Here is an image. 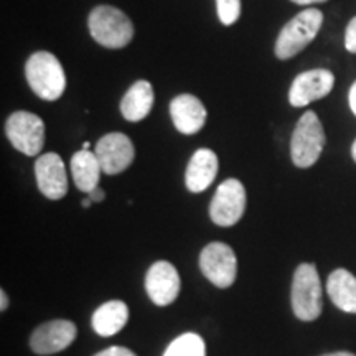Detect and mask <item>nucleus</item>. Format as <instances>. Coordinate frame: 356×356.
Returning a JSON list of instances; mask_svg holds the SVG:
<instances>
[{
	"label": "nucleus",
	"instance_id": "f8f14e48",
	"mask_svg": "<svg viewBox=\"0 0 356 356\" xmlns=\"http://www.w3.org/2000/svg\"><path fill=\"white\" fill-rule=\"evenodd\" d=\"M335 76L332 71L318 68L300 73L289 89V102L293 108H304L310 102L322 99L332 92Z\"/></svg>",
	"mask_w": 356,
	"mask_h": 356
},
{
	"label": "nucleus",
	"instance_id": "39448f33",
	"mask_svg": "<svg viewBox=\"0 0 356 356\" xmlns=\"http://www.w3.org/2000/svg\"><path fill=\"white\" fill-rule=\"evenodd\" d=\"M325 147V131L314 111H307L293 129L291 157L293 165L309 168L320 159Z\"/></svg>",
	"mask_w": 356,
	"mask_h": 356
},
{
	"label": "nucleus",
	"instance_id": "0eeeda50",
	"mask_svg": "<svg viewBox=\"0 0 356 356\" xmlns=\"http://www.w3.org/2000/svg\"><path fill=\"white\" fill-rule=\"evenodd\" d=\"M200 269L213 286L231 287L238 274V259L233 248L225 243H210L200 254Z\"/></svg>",
	"mask_w": 356,
	"mask_h": 356
},
{
	"label": "nucleus",
	"instance_id": "c85d7f7f",
	"mask_svg": "<svg viewBox=\"0 0 356 356\" xmlns=\"http://www.w3.org/2000/svg\"><path fill=\"white\" fill-rule=\"evenodd\" d=\"M91 204H92V200L89 198V197L84 198L83 202H81V207H83V208H89V207H91Z\"/></svg>",
	"mask_w": 356,
	"mask_h": 356
},
{
	"label": "nucleus",
	"instance_id": "2eb2a0df",
	"mask_svg": "<svg viewBox=\"0 0 356 356\" xmlns=\"http://www.w3.org/2000/svg\"><path fill=\"white\" fill-rule=\"evenodd\" d=\"M216 154L210 149H198L191 155L185 173V184L191 193H202L210 186L218 175Z\"/></svg>",
	"mask_w": 356,
	"mask_h": 356
},
{
	"label": "nucleus",
	"instance_id": "5701e85b",
	"mask_svg": "<svg viewBox=\"0 0 356 356\" xmlns=\"http://www.w3.org/2000/svg\"><path fill=\"white\" fill-rule=\"evenodd\" d=\"M95 356H137V355L129 348H124V346H111V348L102 350Z\"/></svg>",
	"mask_w": 356,
	"mask_h": 356
},
{
	"label": "nucleus",
	"instance_id": "dca6fc26",
	"mask_svg": "<svg viewBox=\"0 0 356 356\" xmlns=\"http://www.w3.org/2000/svg\"><path fill=\"white\" fill-rule=\"evenodd\" d=\"M154 106V88L145 79L136 81L121 101V113L129 122H139L149 115Z\"/></svg>",
	"mask_w": 356,
	"mask_h": 356
},
{
	"label": "nucleus",
	"instance_id": "393cba45",
	"mask_svg": "<svg viewBox=\"0 0 356 356\" xmlns=\"http://www.w3.org/2000/svg\"><path fill=\"white\" fill-rule=\"evenodd\" d=\"M348 101H350V108L353 111V114L356 115V81L351 84L350 88V95H348Z\"/></svg>",
	"mask_w": 356,
	"mask_h": 356
},
{
	"label": "nucleus",
	"instance_id": "a878e982",
	"mask_svg": "<svg viewBox=\"0 0 356 356\" xmlns=\"http://www.w3.org/2000/svg\"><path fill=\"white\" fill-rule=\"evenodd\" d=\"M7 307H8V297H7V293H6V291H0V310L6 312Z\"/></svg>",
	"mask_w": 356,
	"mask_h": 356
},
{
	"label": "nucleus",
	"instance_id": "9d476101",
	"mask_svg": "<svg viewBox=\"0 0 356 356\" xmlns=\"http://www.w3.org/2000/svg\"><path fill=\"white\" fill-rule=\"evenodd\" d=\"M76 325L71 320H51L40 325L30 337V348L37 355L60 353L76 340Z\"/></svg>",
	"mask_w": 356,
	"mask_h": 356
},
{
	"label": "nucleus",
	"instance_id": "9b49d317",
	"mask_svg": "<svg viewBox=\"0 0 356 356\" xmlns=\"http://www.w3.org/2000/svg\"><path fill=\"white\" fill-rule=\"evenodd\" d=\"M180 275L175 266L168 261H157L149 267L145 275V291L149 299L159 307H167L175 302L180 293Z\"/></svg>",
	"mask_w": 356,
	"mask_h": 356
},
{
	"label": "nucleus",
	"instance_id": "f03ea898",
	"mask_svg": "<svg viewBox=\"0 0 356 356\" xmlns=\"http://www.w3.org/2000/svg\"><path fill=\"white\" fill-rule=\"evenodd\" d=\"M88 26L95 42L111 50L127 47L134 37L131 19L122 10L111 6H99L89 13Z\"/></svg>",
	"mask_w": 356,
	"mask_h": 356
},
{
	"label": "nucleus",
	"instance_id": "20e7f679",
	"mask_svg": "<svg viewBox=\"0 0 356 356\" xmlns=\"http://www.w3.org/2000/svg\"><path fill=\"white\" fill-rule=\"evenodd\" d=\"M292 310L302 322H314L322 314V282L317 267L304 262L296 269L292 280Z\"/></svg>",
	"mask_w": 356,
	"mask_h": 356
},
{
	"label": "nucleus",
	"instance_id": "423d86ee",
	"mask_svg": "<svg viewBox=\"0 0 356 356\" xmlns=\"http://www.w3.org/2000/svg\"><path fill=\"white\" fill-rule=\"evenodd\" d=\"M6 134L10 144L22 154L35 157L44 145V124L37 114L19 111L7 119Z\"/></svg>",
	"mask_w": 356,
	"mask_h": 356
},
{
	"label": "nucleus",
	"instance_id": "ddd939ff",
	"mask_svg": "<svg viewBox=\"0 0 356 356\" xmlns=\"http://www.w3.org/2000/svg\"><path fill=\"white\" fill-rule=\"evenodd\" d=\"M38 190L48 200H61L68 193V175L63 159L58 154H43L35 162Z\"/></svg>",
	"mask_w": 356,
	"mask_h": 356
},
{
	"label": "nucleus",
	"instance_id": "cd10ccee",
	"mask_svg": "<svg viewBox=\"0 0 356 356\" xmlns=\"http://www.w3.org/2000/svg\"><path fill=\"white\" fill-rule=\"evenodd\" d=\"M322 356H356V355L350 353V351H335V353H327V355H322Z\"/></svg>",
	"mask_w": 356,
	"mask_h": 356
},
{
	"label": "nucleus",
	"instance_id": "c756f323",
	"mask_svg": "<svg viewBox=\"0 0 356 356\" xmlns=\"http://www.w3.org/2000/svg\"><path fill=\"white\" fill-rule=\"evenodd\" d=\"M351 157H353V160L356 162V140L353 142V145H351Z\"/></svg>",
	"mask_w": 356,
	"mask_h": 356
},
{
	"label": "nucleus",
	"instance_id": "7ed1b4c3",
	"mask_svg": "<svg viewBox=\"0 0 356 356\" xmlns=\"http://www.w3.org/2000/svg\"><path fill=\"white\" fill-rule=\"evenodd\" d=\"M323 25V13L318 8H307L297 13L291 22L280 30L275 42V56L279 60H291L314 42Z\"/></svg>",
	"mask_w": 356,
	"mask_h": 356
},
{
	"label": "nucleus",
	"instance_id": "f3484780",
	"mask_svg": "<svg viewBox=\"0 0 356 356\" xmlns=\"http://www.w3.org/2000/svg\"><path fill=\"white\" fill-rule=\"evenodd\" d=\"M129 307L122 300H109L97 307L92 314L91 323L97 335L113 337L127 325Z\"/></svg>",
	"mask_w": 356,
	"mask_h": 356
},
{
	"label": "nucleus",
	"instance_id": "4be33fe9",
	"mask_svg": "<svg viewBox=\"0 0 356 356\" xmlns=\"http://www.w3.org/2000/svg\"><path fill=\"white\" fill-rule=\"evenodd\" d=\"M345 48L350 53H356V17L350 20L345 33Z\"/></svg>",
	"mask_w": 356,
	"mask_h": 356
},
{
	"label": "nucleus",
	"instance_id": "6ab92c4d",
	"mask_svg": "<svg viewBox=\"0 0 356 356\" xmlns=\"http://www.w3.org/2000/svg\"><path fill=\"white\" fill-rule=\"evenodd\" d=\"M71 173H73L74 185L78 186V190L89 193L99 186L102 173L99 159L95 152L84 149L79 150L71 157Z\"/></svg>",
	"mask_w": 356,
	"mask_h": 356
},
{
	"label": "nucleus",
	"instance_id": "6e6552de",
	"mask_svg": "<svg viewBox=\"0 0 356 356\" xmlns=\"http://www.w3.org/2000/svg\"><path fill=\"white\" fill-rule=\"evenodd\" d=\"M246 211V190L236 178L225 180L218 186L210 203L211 221L222 228L234 226Z\"/></svg>",
	"mask_w": 356,
	"mask_h": 356
},
{
	"label": "nucleus",
	"instance_id": "7c9ffc66",
	"mask_svg": "<svg viewBox=\"0 0 356 356\" xmlns=\"http://www.w3.org/2000/svg\"><path fill=\"white\" fill-rule=\"evenodd\" d=\"M83 149H84V150H88V149H89V142H84V144H83Z\"/></svg>",
	"mask_w": 356,
	"mask_h": 356
},
{
	"label": "nucleus",
	"instance_id": "bb28decb",
	"mask_svg": "<svg viewBox=\"0 0 356 356\" xmlns=\"http://www.w3.org/2000/svg\"><path fill=\"white\" fill-rule=\"evenodd\" d=\"M292 2L297 3V6H312V3L327 2V0H292Z\"/></svg>",
	"mask_w": 356,
	"mask_h": 356
},
{
	"label": "nucleus",
	"instance_id": "f257e3e1",
	"mask_svg": "<svg viewBox=\"0 0 356 356\" xmlns=\"http://www.w3.org/2000/svg\"><path fill=\"white\" fill-rule=\"evenodd\" d=\"M29 86L43 101H56L66 88L65 70L60 60L50 51H37L25 65Z\"/></svg>",
	"mask_w": 356,
	"mask_h": 356
},
{
	"label": "nucleus",
	"instance_id": "b1692460",
	"mask_svg": "<svg viewBox=\"0 0 356 356\" xmlns=\"http://www.w3.org/2000/svg\"><path fill=\"white\" fill-rule=\"evenodd\" d=\"M88 197L92 200V203H101V202H104L106 193H104V190H102V188H99V186H97V188H95L92 191H89Z\"/></svg>",
	"mask_w": 356,
	"mask_h": 356
},
{
	"label": "nucleus",
	"instance_id": "4468645a",
	"mask_svg": "<svg viewBox=\"0 0 356 356\" xmlns=\"http://www.w3.org/2000/svg\"><path fill=\"white\" fill-rule=\"evenodd\" d=\"M170 115L178 132L191 136L202 131L207 124L204 104L193 95H180L170 102Z\"/></svg>",
	"mask_w": 356,
	"mask_h": 356
},
{
	"label": "nucleus",
	"instance_id": "412c9836",
	"mask_svg": "<svg viewBox=\"0 0 356 356\" xmlns=\"http://www.w3.org/2000/svg\"><path fill=\"white\" fill-rule=\"evenodd\" d=\"M218 17L222 25H233L241 15V0H216Z\"/></svg>",
	"mask_w": 356,
	"mask_h": 356
},
{
	"label": "nucleus",
	"instance_id": "aec40b11",
	"mask_svg": "<svg viewBox=\"0 0 356 356\" xmlns=\"http://www.w3.org/2000/svg\"><path fill=\"white\" fill-rule=\"evenodd\" d=\"M163 356H207V345L197 333H184L168 345Z\"/></svg>",
	"mask_w": 356,
	"mask_h": 356
},
{
	"label": "nucleus",
	"instance_id": "a211bd4d",
	"mask_svg": "<svg viewBox=\"0 0 356 356\" xmlns=\"http://www.w3.org/2000/svg\"><path fill=\"white\" fill-rule=\"evenodd\" d=\"M327 292L333 305L346 314H356V277L350 270H333L327 280Z\"/></svg>",
	"mask_w": 356,
	"mask_h": 356
},
{
	"label": "nucleus",
	"instance_id": "1a4fd4ad",
	"mask_svg": "<svg viewBox=\"0 0 356 356\" xmlns=\"http://www.w3.org/2000/svg\"><path fill=\"white\" fill-rule=\"evenodd\" d=\"M95 154L99 159L102 172L108 175H118L124 172L131 167L136 157L132 140L121 132H111L101 137L96 144Z\"/></svg>",
	"mask_w": 356,
	"mask_h": 356
}]
</instances>
